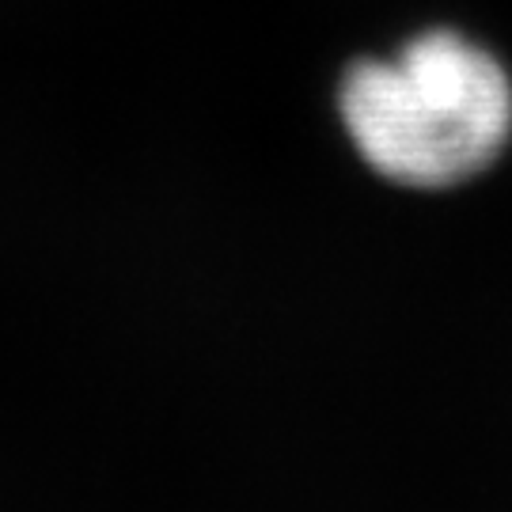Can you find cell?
Listing matches in <instances>:
<instances>
[{
  "label": "cell",
  "mask_w": 512,
  "mask_h": 512,
  "mask_svg": "<svg viewBox=\"0 0 512 512\" xmlns=\"http://www.w3.org/2000/svg\"><path fill=\"white\" fill-rule=\"evenodd\" d=\"M338 107L368 167L421 190L475 179L512 133L509 73L456 31L414 38L395 61L353 65Z\"/></svg>",
  "instance_id": "cell-1"
}]
</instances>
